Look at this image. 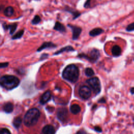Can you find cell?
<instances>
[{
	"label": "cell",
	"instance_id": "1",
	"mask_svg": "<svg viewBox=\"0 0 134 134\" xmlns=\"http://www.w3.org/2000/svg\"><path fill=\"white\" fill-rule=\"evenodd\" d=\"M79 69L74 64L67 65L63 71L62 77L64 79L72 83H75L79 79Z\"/></svg>",
	"mask_w": 134,
	"mask_h": 134
},
{
	"label": "cell",
	"instance_id": "2",
	"mask_svg": "<svg viewBox=\"0 0 134 134\" xmlns=\"http://www.w3.org/2000/svg\"><path fill=\"white\" fill-rule=\"evenodd\" d=\"M40 116L38 109L32 108L28 110L24 117V123L27 127H31L37 124Z\"/></svg>",
	"mask_w": 134,
	"mask_h": 134
},
{
	"label": "cell",
	"instance_id": "3",
	"mask_svg": "<svg viewBox=\"0 0 134 134\" xmlns=\"http://www.w3.org/2000/svg\"><path fill=\"white\" fill-rule=\"evenodd\" d=\"M20 83L18 77L11 75H5L0 77V85L7 90L17 87Z\"/></svg>",
	"mask_w": 134,
	"mask_h": 134
},
{
	"label": "cell",
	"instance_id": "4",
	"mask_svg": "<svg viewBox=\"0 0 134 134\" xmlns=\"http://www.w3.org/2000/svg\"><path fill=\"white\" fill-rule=\"evenodd\" d=\"M100 56V53L98 50L96 49H93L88 54H86L84 53H80L77 57L81 58H84L87 60L91 62H96Z\"/></svg>",
	"mask_w": 134,
	"mask_h": 134
},
{
	"label": "cell",
	"instance_id": "5",
	"mask_svg": "<svg viewBox=\"0 0 134 134\" xmlns=\"http://www.w3.org/2000/svg\"><path fill=\"white\" fill-rule=\"evenodd\" d=\"M86 83L90 86L95 94H97L100 92L101 85L98 77H94L90 78L86 81Z\"/></svg>",
	"mask_w": 134,
	"mask_h": 134
},
{
	"label": "cell",
	"instance_id": "6",
	"mask_svg": "<svg viewBox=\"0 0 134 134\" xmlns=\"http://www.w3.org/2000/svg\"><path fill=\"white\" fill-rule=\"evenodd\" d=\"M79 95L83 99H88L91 96V88L86 85L81 86L79 90Z\"/></svg>",
	"mask_w": 134,
	"mask_h": 134
},
{
	"label": "cell",
	"instance_id": "7",
	"mask_svg": "<svg viewBox=\"0 0 134 134\" xmlns=\"http://www.w3.org/2000/svg\"><path fill=\"white\" fill-rule=\"evenodd\" d=\"M58 119L62 122H66L68 117V110L65 107L58 108L57 113Z\"/></svg>",
	"mask_w": 134,
	"mask_h": 134
},
{
	"label": "cell",
	"instance_id": "8",
	"mask_svg": "<svg viewBox=\"0 0 134 134\" xmlns=\"http://www.w3.org/2000/svg\"><path fill=\"white\" fill-rule=\"evenodd\" d=\"M68 26L71 29L72 32V39L74 40L77 39L82 31L81 28L76 26L71 25L70 24H68Z\"/></svg>",
	"mask_w": 134,
	"mask_h": 134
},
{
	"label": "cell",
	"instance_id": "9",
	"mask_svg": "<svg viewBox=\"0 0 134 134\" xmlns=\"http://www.w3.org/2000/svg\"><path fill=\"white\" fill-rule=\"evenodd\" d=\"M51 98V92L50 91H47L45 92L41 97L40 103L41 104H44L47 103Z\"/></svg>",
	"mask_w": 134,
	"mask_h": 134
},
{
	"label": "cell",
	"instance_id": "10",
	"mask_svg": "<svg viewBox=\"0 0 134 134\" xmlns=\"http://www.w3.org/2000/svg\"><path fill=\"white\" fill-rule=\"evenodd\" d=\"M42 132L43 134H55V130L52 125H47L43 128Z\"/></svg>",
	"mask_w": 134,
	"mask_h": 134
},
{
	"label": "cell",
	"instance_id": "11",
	"mask_svg": "<svg viewBox=\"0 0 134 134\" xmlns=\"http://www.w3.org/2000/svg\"><path fill=\"white\" fill-rule=\"evenodd\" d=\"M56 45L51 42H45L37 49V51H40L46 48H52L56 47Z\"/></svg>",
	"mask_w": 134,
	"mask_h": 134
},
{
	"label": "cell",
	"instance_id": "12",
	"mask_svg": "<svg viewBox=\"0 0 134 134\" xmlns=\"http://www.w3.org/2000/svg\"><path fill=\"white\" fill-rule=\"evenodd\" d=\"M111 53L114 57H118L121 54V49L118 45L114 46L111 48Z\"/></svg>",
	"mask_w": 134,
	"mask_h": 134
},
{
	"label": "cell",
	"instance_id": "13",
	"mask_svg": "<svg viewBox=\"0 0 134 134\" xmlns=\"http://www.w3.org/2000/svg\"><path fill=\"white\" fill-rule=\"evenodd\" d=\"M53 29L60 32H65L66 31V29L64 26L58 21H57L55 23Z\"/></svg>",
	"mask_w": 134,
	"mask_h": 134
},
{
	"label": "cell",
	"instance_id": "14",
	"mask_svg": "<svg viewBox=\"0 0 134 134\" xmlns=\"http://www.w3.org/2000/svg\"><path fill=\"white\" fill-rule=\"evenodd\" d=\"M104 31V30L100 28H95L89 32V35L92 37H95L101 34Z\"/></svg>",
	"mask_w": 134,
	"mask_h": 134
},
{
	"label": "cell",
	"instance_id": "15",
	"mask_svg": "<svg viewBox=\"0 0 134 134\" xmlns=\"http://www.w3.org/2000/svg\"><path fill=\"white\" fill-rule=\"evenodd\" d=\"M81 107L76 104H74L72 105L70 107V111L74 115H76L79 114L81 111Z\"/></svg>",
	"mask_w": 134,
	"mask_h": 134
},
{
	"label": "cell",
	"instance_id": "16",
	"mask_svg": "<svg viewBox=\"0 0 134 134\" xmlns=\"http://www.w3.org/2000/svg\"><path fill=\"white\" fill-rule=\"evenodd\" d=\"M65 10L66 11L68 12L69 13H71V14L73 15V19H75V18H77V17L81 15V14L80 13V12H79L78 11L75 10L73 9V8H70V7H66Z\"/></svg>",
	"mask_w": 134,
	"mask_h": 134
},
{
	"label": "cell",
	"instance_id": "17",
	"mask_svg": "<svg viewBox=\"0 0 134 134\" xmlns=\"http://www.w3.org/2000/svg\"><path fill=\"white\" fill-rule=\"evenodd\" d=\"M74 51V48L71 46H67L65 47H63L62 48H61V49H60L59 50H58V51L55 52L54 54L56 55V54H60L62 52H69V51Z\"/></svg>",
	"mask_w": 134,
	"mask_h": 134
},
{
	"label": "cell",
	"instance_id": "18",
	"mask_svg": "<svg viewBox=\"0 0 134 134\" xmlns=\"http://www.w3.org/2000/svg\"><path fill=\"white\" fill-rule=\"evenodd\" d=\"M17 27L16 24H13L11 25H6L3 26V27L5 29H9L10 34H13L16 30V29Z\"/></svg>",
	"mask_w": 134,
	"mask_h": 134
},
{
	"label": "cell",
	"instance_id": "19",
	"mask_svg": "<svg viewBox=\"0 0 134 134\" xmlns=\"http://www.w3.org/2000/svg\"><path fill=\"white\" fill-rule=\"evenodd\" d=\"M13 105L10 102L7 103L3 106L4 111L7 113H10L12 112L13 110Z\"/></svg>",
	"mask_w": 134,
	"mask_h": 134
},
{
	"label": "cell",
	"instance_id": "20",
	"mask_svg": "<svg viewBox=\"0 0 134 134\" xmlns=\"http://www.w3.org/2000/svg\"><path fill=\"white\" fill-rule=\"evenodd\" d=\"M14 12V9L13 7L12 6H8L5 9L4 11V14L7 17H10L13 15Z\"/></svg>",
	"mask_w": 134,
	"mask_h": 134
},
{
	"label": "cell",
	"instance_id": "21",
	"mask_svg": "<svg viewBox=\"0 0 134 134\" xmlns=\"http://www.w3.org/2000/svg\"><path fill=\"white\" fill-rule=\"evenodd\" d=\"M22 122V119L20 117H17L14 118L13 124L16 128H18L20 126Z\"/></svg>",
	"mask_w": 134,
	"mask_h": 134
},
{
	"label": "cell",
	"instance_id": "22",
	"mask_svg": "<svg viewBox=\"0 0 134 134\" xmlns=\"http://www.w3.org/2000/svg\"><path fill=\"white\" fill-rule=\"evenodd\" d=\"M85 74L87 77H91L94 75V71L92 68H87L85 70Z\"/></svg>",
	"mask_w": 134,
	"mask_h": 134
},
{
	"label": "cell",
	"instance_id": "23",
	"mask_svg": "<svg viewBox=\"0 0 134 134\" xmlns=\"http://www.w3.org/2000/svg\"><path fill=\"white\" fill-rule=\"evenodd\" d=\"M24 30H21L18 31L16 34H15L14 36H12V38L13 39H17L20 38L23 36L24 34Z\"/></svg>",
	"mask_w": 134,
	"mask_h": 134
},
{
	"label": "cell",
	"instance_id": "24",
	"mask_svg": "<svg viewBox=\"0 0 134 134\" xmlns=\"http://www.w3.org/2000/svg\"><path fill=\"white\" fill-rule=\"evenodd\" d=\"M40 21H41V18L39 17V16L36 15L34 17V18H33V19L32 20L31 23L34 25H36V24H38V23H39Z\"/></svg>",
	"mask_w": 134,
	"mask_h": 134
},
{
	"label": "cell",
	"instance_id": "25",
	"mask_svg": "<svg viewBox=\"0 0 134 134\" xmlns=\"http://www.w3.org/2000/svg\"><path fill=\"white\" fill-rule=\"evenodd\" d=\"M126 30L127 31H134V23H131L130 24H129L126 28Z\"/></svg>",
	"mask_w": 134,
	"mask_h": 134
},
{
	"label": "cell",
	"instance_id": "26",
	"mask_svg": "<svg viewBox=\"0 0 134 134\" xmlns=\"http://www.w3.org/2000/svg\"><path fill=\"white\" fill-rule=\"evenodd\" d=\"M0 134H11V133L8 129L6 128H0Z\"/></svg>",
	"mask_w": 134,
	"mask_h": 134
},
{
	"label": "cell",
	"instance_id": "27",
	"mask_svg": "<svg viewBox=\"0 0 134 134\" xmlns=\"http://www.w3.org/2000/svg\"><path fill=\"white\" fill-rule=\"evenodd\" d=\"M91 0H86V1L85 2V3H84V7L85 8H88L90 6V3H91Z\"/></svg>",
	"mask_w": 134,
	"mask_h": 134
},
{
	"label": "cell",
	"instance_id": "28",
	"mask_svg": "<svg viewBox=\"0 0 134 134\" xmlns=\"http://www.w3.org/2000/svg\"><path fill=\"white\" fill-rule=\"evenodd\" d=\"M8 65V62H3V63H0V68H6Z\"/></svg>",
	"mask_w": 134,
	"mask_h": 134
},
{
	"label": "cell",
	"instance_id": "29",
	"mask_svg": "<svg viewBox=\"0 0 134 134\" xmlns=\"http://www.w3.org/2000/svg\"><path fill=\"white\" fill-rule=\"evenodd\" d=\"M76 134H87V133L84 130L81 129V130H79L78 131H77Z\"/></svg>",
	"mask_w": 134,
	"mask_h": 134
},
{
	"label": "cell",
	"instance_id": "30",
	"mask_svg": "<svg viewBox=\"0 0 134 134\" xmlns=\"http://www.w3.org/2000/svg\"><path fill=\"white\" fill-rule=\"evenodd\" d=\"M94 129L96 131L98 132H100L102 131V129H101L100 127H98V126H95L94 127Z\"/></svg>",
	"mask_w": 134,
	"mask_h": 134
},
{
	"label": "cell",
	"instance_id": "31",
	"mask_svg": "<svg viewBox=\"0 0 134 134\" xmlns=\"http://www.w3.org/2000/svg\"><path fill=\"white\" fill-rule=\"evenodd\" d=\"M98 102L99 103H106V100L104 98H101L98 101Z\"/></svg>",
	"mask_w": 134,
	"mask_h": 134
},
{
	"label": "cell",
	"instance_id": "32",
	"mask_svg": "<svg viewBox=\"0 0 134 134\" xmlns=\"http://www.w3.org/2000/svg\"><path fill=\"white\" fill-rule=\"evenodd\" d=\"M130 93L132 94H134V87L131 88V89H130Z\"/></svg>",
	"mask_w": 134,
	"mask_h": 134
}]
</instances>
